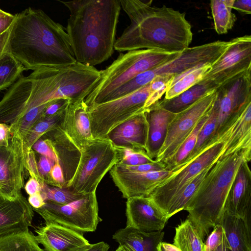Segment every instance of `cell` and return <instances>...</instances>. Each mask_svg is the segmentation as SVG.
<instances>
[{
  "mask_svg": "<svg viewBox=\"0 0 251 251\" xmlns=\"http://www.w3.org/2000/svg\"><path fill=\"white\" fill-rule=\"evenodd\" d=\"M130 24L116 40L118 51L156 49L181 52L193 39L192 26L186 13L165 5L151 6L152 0H119Z\"/></svg>",
  "mask_w": 251,
  "mask_h": 251,
  "instance_id": "6da1fadb",
  "label": "cell"
},
{
  "mask_svg": "<svg viewBox=\"0 0 251 251\" xmlns=\"http://www.w3.org/2000/svg\"><path fill=\"white\" fill-rule=\"evenodd\" d=\"M16 15L6 52L26 70L35 71L76 62L62 25L39 9L28 7Z\"/></svg>",
  "mask_w": 251,
  "mask_h": 251,
  "instance_id": "7a4b0ae2",
  "label": "cell"
},
{
  "mask_svg": "<svg viewBox=\"0 0 251 251\" xmlns=\"http://www.w3.org/2000/svg\"><path fill=\"white\" fill-rule=\"evenodd\" d=\"M58 1L70 12L66 30L76 61L94 67L109 59L114 50L120 0Z\"/></svg>",
  "mask_w": 251,
  "mask_h": 251,
  "instance_id": "3957f363",
  "label": "cell"
},
{
  "mask_svg": "<svg viewBox=\"0 0 251 251\" xmlns=\"http://www.w3.org/2000/svg\"><path fill=\"white\" fill-rule=\"evenodd\" d=\"M251 159V146L232 152L225 151L207 174L185 210L203 241L218 224L241 164Z\"/></svg>",
  "mask_w": 251,
  "mask_h": 251,
  "instance_id": "277c9868",
  "label": "cell"
},
{
  "mask_svg": "<svg viewBox=\"0 0 251 251\" xmlns=\"http://www.w3.org/2000/svg\"><path fill=\"white\" fill-rule=\"evenodd\" d=\"M181 52L143 49L121 53L100 71L98 83L84 99L85 103L89 108L103 103L109 95L137 75L177 57Z\"/></svg>",
  "mask_w": 251,
  "mask_h": 251,
  "instance_id": "5b68a950",
  "label": "cell"
},
{
  "mask_svg": "<svg viewBox=\"0 0 251 251\" xmlns=\"http://www.w3.org/2000/svg\"><path fill=\"white\" fill-rule=\"evenodd\" d=\"M238 117L230 120L215 134L195 158L178 170L172 171L171 175L149 196L163 213L171 200L192 179L214 164L222 155Z\"/></svg>",
  "mask_w": 251,
  "mask_h": 251,
  "instance_id": "8992f818",
  "label": "cell"
},
{
  "mask_svg": "<svg viewBox=\"0 0 251 251\" xmlns=\"http://www.w3.org/2000/svg\"><path fill=\"white\" fill-rule=\"evenodd\" d=\"M229 44V41L218 40L189 47L177 57L137 75L115 90L112 94V97L117 99L131 94L150 83L157 75L175 76L200 64L212 65L222 55Z\"/></svg>",
  "mask_w": 251,
  "mask_h": 251,
  "instance_id": "52a82bcc",
  "label": "cell"
},
{
  "mask_svg": "<svg viewBox=\"0 0 251 251\" xmlns=\"http://www.w3.org/2000/svg\"><path fill=\"white\" fill-rule=\"evenodd\" d=\"M80 152L75 172L65 188L87 195L96 192L103 177L118 162L120 153L106 138L94 139Z\"/></svg>",
  "mask_w": 251,
  "mask_h": 251,
  "instance_id": "ba28073f",
  "label": "cell"
},
{
  "mask_svg": "<svg viewBox=\"0 0 251 251\" xmlns=\"http://www.w3.org/2000/svg\"><path fill=\"white\" fill-rule=\"evenodd\" d=\"M150 83L120 98L88 108L92 135L105 138L115 127L146 109Z\"/></svg>",
  "mask_w": 251,
  "mask_h": 251,
  "instance_id": "9c48e42d",
  "label": "cell"
},
{
  "mask_svg": "<svg viewBox=\"0 0 251 251\" xmlns=\"http://www.w3.org/2000/svg\"><path fill=\"white\" fill-rule=\"evenodd\" d=\"M33 209L46 223L57 224L82 234L95 231L102 221L98 214L96 192L67 204L47 201L42 207Z\"/></svg>",
  "mask_w": 251,
  "mask_h": 251,
  "instance_id": "30bf717a",
  "label": "cell"
},
{
  "mask_svg": "<svg viewBox=\"0 0 251 251\" xmlns=\"http://www.w3.org/2000/svg\"><path fill=\"white\" fill-rule=\"evenodd\" d=\"M217 95L216 89L176 114L168 126L164 142L154 159L156 161L165 165L174 156L197 124L212 108Z\"/></svg>",
  "mask_w": 251,
  "mask_h": 251,
  "instance_id": "8fae6325",
  "label": "cell"
},
{
  "mask_svg": "<svg viewBox=\"0 0 251 251\" xmlns=\"http://www.w3.org/2000/svg\"><path fill=\"white\" fill-rule=\"evenodd\" d=\"M26 152L23 137L12 132L9 144L0 147V194L15 200L24 186Z\"/></svg>",
  "mask_w": 251,
  "mask_h": 251,
  "instance_id": "7c38bea8",
  "label": "cell"
},
{
  "mask_svg": "<svg viewBox=\"0 0 251 251\" xmlns=\"http://www.w3.org/2000/svg\"><path fill=\"white\" fill-rule=\"evenodd\" d=\"M251 70V36L245 35L229 41L222 55L211 66L202 80L218 88L224 83Z\"/></svg>",
  "mask_w": 251,
  "mask_h": 251,
  "instance_id": "4fadbf2b",
  "label": "cell"
},
{
  "mask_svg": "<svg viewBox=\"0 0 251 251\" xmlns=\"http://www.w3.org/2000/svg\"><path fill=\"white\" fill-rule=\"evenodd\" d=\"M251 70L232 79L216 89L214 105L217 110V124L215 134L240 113L251 102Z\"/></svg>",
  "mask_w": 251,
  "mask_h": 251,
  "instance_id": "5bb4252c",
  "label": "cell"
},
{
  "mask_svg": "<svg viewBox=\"0 0 251 251\" xmlns=\"http://www.w3.org/2000/svg\"><path fill=\"white\" fill-rule=\"evenodd\" d=\"M115 186L123 197H149L154 189L169 176L172 171L147 173L125 172L113 167L109 171Z\"/></svg>",
  "mask_w": 251,
  "mask_h": 251,
  "instance_id": "9a60e30c",
  "label": "cell"
},
{
  "mask_svg": "<svg viewBox=\"0 0 251 251\" xmlns=\"http://www.w3.org/2000/svg\"><path fill=\"white\" fill-rule=\"evenodd\" d=\"M126 226L152 232L162 231L168 220L149 197H135L127 199Z\"/></svg>",
  "mask_w": 251,
  "mask_h": 251,
  "instance_id": "2e32d148",
  "label": "cell"
},
{
  "mask_svg": "<svg viewBox=\"0 0 251 251\" xmlns=\"http://www.w3.org/2000/svg\"><path fill=\"white\" fill-rule=\"evenodd\" d=\"M35 231L36 240L46 251H84L91 245L83 234L55 223H45Z\"/></svg>",
  "mask_w": 251,
  "mask_h": 251,
  "instance_id": "e0dca14e",
  "label": "cell"
},
{
  "mask_svg": "<svg viewBox=\"0 0 251 251\" xmlns=\"http://www.w3.org/2000/svg\"><path fill=\"white\" fill-rule=\"evenodd\" d=\"M34 215L33 208L22 194L13 201L0 194V237L29 230Z\"/></svg>",
  "mask_w": 251,
  "mask_h": 251,
  "instance_id": "ac0fdd59",
  "label": "cell"
},
{
  "mask_svg": "<svg viewBox=\"0 0 251 251\" xmlns=\"http://www.w3.org/2000/svg\"><path fill=\"white\" fill-rule=\"evenodd\" d=\"M249 162H243L238 169L225 202L224 212L251 225V172Z\"/></svg>",
  "mask_w": 251,
  "mask_h": 251,
  "instance_id": "d6986e66",
  "label": "cell"
},
{
  "mask_svg": "<svg viewBox=\"0 0 251 251\" xmlns=\"http://www.w3.org/2000/svg\"><path fill=\"white\" fill-rule=\"evenodd\" d=\"M145 110L113 129L105 138L118 149L146 151L148 124Z\"/></svg>",
  "mask_w": 251,
  "mask_h": 251,
  "instance_id": "ffe728a7",
  "label": "cell"
},
{
  "mask_svg": "<svg viewBox=\"0 0 251 251\" xmlns=\"http://www.w3.org/2000/svg\"><path fill=\"white\" fill-rule=\"evenodd\" d=\"M62 126L69 137L80 149L95 139L91 128L88 107L84 99L69 104Z\"/></svg>",
  "mask_w": 251,
  "mask_h": 251,
  "instance_id": "44dd1931",
  "label": "cell"
},
{
  "mask_svg": "<svg viewBox=\"0 0 251 251\" xmlns=\"http://www.w3.org/2000/svg\"><path fill=\"white\" fill-rule=\"evenodd\" d=\"M62 123L42 138H48L52 142L63 170L66 185L75 172L81 152L80 149L74 143L64 129Z\"/></svg>",
  "mask_w": 251,
  "mask_h": 251,
  "instance_id": "7402d4cb",
  "label": "cell"
},
{
  "mask_svg": "<svg viewBox=\"0 0 251 251\" xmlns=\"http://www.w3.org/2000/svg\"><path fill=\"white\" fill-rule=\"evenodd\" d=\"M145 112L148 124L146 151L151 158L155 159L164 142L168 126L176 114L155 103L146 108Z\"/></svg>",
  "mask_w": 251,
  "mask_h": 251,
  "instance_id": "603a6c76",
  "label": "cell"
},
{
  "mask_svg": "<svg viewBox=\"0 0 251 251\" xmlns=\"http://www.w3.org/2000/svg\"><path fill=\"white\" fill-rule=\"evenodd\" d=\"M164 232L162 231L145 232L127 227L118 230L112 238L119 245H125L131 251H157Z\"/></svg>",
  "mask_w": 251,
  "mask_h": 251,
  "instance_id": "cb8c5ba5",
  "label": "cell"
},
{
  "mask_svg": "<svg viewBox=\"0 0 251 251\" xmlns=\"http://www.w3.org/2000/svg\"><path fill=\"white\" fill-rule=\"evenodd\" d=\"M219 224L224 228L229 251H251L250 224L226 212Z\"/></svg>",
  "mask_w": 251,
  "mask_h": 251,
  "instance_id": "d4e9b609",
  "label": "cell"
},
{
  "mask_svg": "<svg viewBox=\"0 0 251 251\" xmlns=\"http://www.w3.org/2000/svg\"><path fill=\"white\" fill-rule=\"evenodd\" d=\"M217 88L213 83L208 80H201L178 95L170 99L164 98L155 103L165 110L177 114L186 109Z\"/></svg>",
  "mask_w": 251,
  "mask_h": 251,
  "instance_id": "484cf974",
  "label": "cell"
},
{
  "mask_svg": "<svg viewBox=\"0 0 251 251\" xmlns=\"http://www.w3.org/2000/svg\"><path fill=\"white\" fill-rule=\"evenodd\" d=\"M211 65L200 64L175 76L165 94L164 99H172L201 81Z\"/></svg>",
  "mask_w": 251,
  "mask_h": 251,
  "instance_id": "4316f807",
  "label": "cell"
},
{
  "mask_svg": "<svg viewBox=\"0 0 251 251\" xmlns=\"http://www.w3.org/2000/svg\"><path fill=\"white\" fill-rule=\"evenodd\" d=\"M213 165L207 167L192 179L171 200L164 212L167 218L170 219L177 213L185 209Z\"/></svg>",
  "mask_w": 251,
  "mask_h": 251,
  "instance_id": "83f0119b",
  "label": "cell"
},
{
  "mask_svg": "<svg viewBox=\"0 0 251 251\" xmlns=\"http://www.w3.org/2000/svg\"><path fill=\"white\" fill-rule=\"evenodd\" d=\"M174 245L181 251H204V242L187 219L176 227Z\"/></svg>",
  "mask_w": 251,
  "mask_h": 251,
  "instance_id": "f1b7e54d",
  "label": "cell"
},
{
  "mask_svg": "<svg viewBox=\"0 0 251 251\" xmlns=\"http://www.w3.org/2000/svg\"><path fill=\"white\" fill-rule=\"evenodd\" d=\"M234 0H214L210 3L214 28L219 34H226L233 27L237 20L232 12Z\"/></svg>",
  "mask_w": 251,
  "mask_h": 251,
  "instance_id": "f546056e",
  "label": "cell"
},
{
  "mask_svg": "<svg viewBox=\"0 0 251 251\" xmlns=\"http://www.w3.org/2000/svg\"><path fill=\"white\" fill-rule=\"evenodd\" d=\"M0 251H46L29 230L0 237Z\"/></svg>",
  "mask_w": 251,
  "mask_h": 251,
  "instance_id": "4dcf8cb0",
  "label": "cell"
},
{
  "mask_svg": "<svg viewBox=\"0 0 251 251\" xmlns=\"http://www.w3.org/2000/svg\"><path fill=\"white\" fill-rule=\"evenodd\" d=\"M66 109V108L52 116L41 118L35 122L23 138L26 153L32 149L36 141L62 123Z\"/></svg>",
  "mask_w": 251,
  "mask_h": 251,
  "instance_id": "1f68e13d",
  "label": "cell"
},
{
  "mask_svg": "<svg viewBox=\"0 0 251 251\" xmlns=\"http://www.w3.org/2000/svg\"><path fill=\"white\" fill-rule=\"evenodd\" d=\"M210 110L201 118L174 156L165 163L166 170H172L181 164L190 154L195 146L198 134L208 118Z\"/></svg>",
  "mask_w": 251,
  "mask_h": 251,
  "instance_id": "d6a6232c",
  "label": "cell"
},
{
  "mask_svg": "<svg viewBox=\"0 0 251 251\" xmlns=\"http://www.w3.org/2000/svg\"><path fill=\"white\" fill-rule=\"evenodd\" d=\"M26 70L14 56L5 52L0 56V91L10 87Z\"/></svg>",
  "mask_w": 251,
  "mask_h": 251,
  "instance_id": "836d02e7",
  "label": "cell"
},
{
  "mask_svg": "<svg viewBox=\"0 0 251 251\" xmlns=\"http://www.w3.org/2000/svg\"><path fill=\"white\" fill-rule=\"evenodd\" d=\"M40 192L45 202L49 201L62 205L70 203L86 195L66 188L50 186L46 184L41 187Z\"/></svg>",
  "mask_w": 251,
  "mask_h": 251,
  "instance_id": "e575fe53",
  "label": "cell"
},
{
  "mask_svg": "<svg viewBox=\"0 0 251 251\" xmlns=\"http://www.w3.org/2000/svg\"><path fill=\"white\" fill-rule=\"evenodd\" d=\"M174 75H157L150 83L149 95L145 103V108L160 100L171 84Z\"/></svg>",
  "mask_w": 251,
  "mask_h": 251,
  "instance_id": "d590c367",
  "label": "cell"
},
{
  "mask_svg": "<svg viewBox=\"0 0 251 251\" xmlns=\"http://www.w3.org/2000/svg\"><path fill=\"white\" fill-rule=\"evenodd\" d=\"M120 158L117 163L125 166H136L151 163L155 160L151 158L144 150L118 149Z\"/></svg>",
  "mask_w": 251,
  "mask_h": 251,
  "instance_id": "8d00e7d4",
  "label": "cell"
},
{
  "mask_svg": "<svg viewBox=\"0 0 251 251\" xmlns=\"http://www.w3.org/2000/svg\"><path fill=\"white\" fill-rule=\"evenodd\" d=\"M225 235L222 226L220 224H217L204 242V251H214L222 244Z\"/></svg>",
  "mask_w": 251,
  "mask_h": 251,
  "instance_id": "74e56055",
  "label": "cell"
},
{
  "mask_svg": "<svg viewBox=\"0 0 251 251\" xmlns=\"http://www.w3.org/2000/svg\"><path fill=\"white\" fill-rule=\"evenodd\" d=\"M113 167L116 169L122 171L138 173L158 172L166 170L164 164L159 163L155 160L151 163L136 166H125L117 163Z\"/></svg>",
  "mask_w": 251,
  "mask_h": 251,
  "instance_id": "f35d334b",
  "label": "cell"
},
{
  "mask_svg": "<svg viewBox=\"0 0 251 251\" xmlns=\"http://www.w3.org/2000/svg\"><path fill=\"white\" fill-rule=\"evenodd\" d=\"M32 149L41 155L47 157L55 162H58L52 143L49 139L41 138L34 143Z\"/></svg>",
  "mask_w": 251,
  "mask_h": 251,
  "instance_id": "ab89813d",
  "label": "cell"
},
{
  "mask_svg": "<svg viewBox=\"0 0 251 251\" xmlns=\"http://www.w3.org/2000/svg\"><path fill=\"white\" fill-rule=\"evenodd\" d=\"M25 169L28 171L30 177L35 178L39 182L41 187L45 184L39 174L35 151L32 149L26 153Z\"/></svg>",
  "mask_w": 251,
  "mask_h": 251,
  "instance_id": "60d3db41",
  "label": "cell"
},
{
  "mask_svg": "<svg viewBox=\"0 0 251 251\" xmlns=\"http://www.w3.org/2000/svg\"><path fill=\"white\" fill-rule=\"evenodd\" d=\"M71 100L68 99L59 98L53 100L47 105L41 118L52 116L67 108Z\"/></svg>",
  "mask_w": 251,
  "mask_h": 251,
  "instance_id": "b9f144b4",
  "label": "cell"
},
{
  "mask_svg": "<svg viewBox=\"0 0 251 251\" xmlns=\"http://www.w3.org/2000/svg\"><path fill=\"white\" fill-rule=\"evenodd\" d=\"M55 162L43 155H41L38 163V168L39 174L44 183L49 184L50 180V173L55 164Z\"/></svg>",
  "mask_w": 251,
  "mask_h": 251,
  "instance_id": "7bdbcfd3",
  "label": "cell"
},
{
  "mask_svg": "<svg viewBox=\"0 0 251 251\" xmlns=\"http://www.w3.org/2000/svg\"><path fill=\"white\" fill-rule=\"evenodd\" d=\"M50 186L65 188V181L62 167L59 162H55L50 173L49 184Z\"/></svg>",
  "mask_w": 251,
  "mask_h": 251,
  "instance_id": "ee69618b",
  "label": "cell"
},
{
  "mask_svg": "<svg viewBox=\"0 0 251 251\" xmlns=\"http://www.w3.org/2000/svg\"><path fill=\"white\" fill-rule=\"evenodd\" d=\"M16 14L12 15L3 10L0 11V35L8 29L14 23Z\"/></svg>",
  "mask_w": 251,
  "mask_h": 251,
  "instance_id": "f6af8a7d",
  "label": "cell"
},
{
  "mask_svg": "<svg viewBox=\"0 0 251 251\" xmlns=\"http://www.w3.org/2000/svg\"><path fill=\"white\" fill-rule=\"evenodd\" d=\"M12 132L10 125L0 123V147L8 145Z\"/></svg>",
  "mask_w": 251,
  "mask_h": 251,
  "instance_id": "bcb514c9",
  "label": "cell"
},
{
  "mask_svg": "<svg viewBox=\"0 0 251 251\" xmlns=\"http://www.w3.org/2000/svg\"><path fill=\"white\" fill-rule=\"evenodd\" d=\"M232 9L243 14H251V0H234Z\"/></svg>",
  "mask_w": 251,
  "mask_h": 251,
  "instance_id": "7dc6e473",
  "label": "cell"
},
{
  "mask_svg": "<svg viewBox=\"0 0 251 251\" xmlns=\"http://www.w3.org/2000/svg\"><path fill=\"white\" fill-rule=\"evenodd\" d=\"M28 202L33 209H37L42 207L46 203L40 191L29 196Z\"/></svg>",
  "mask_w": 251,
  "mask_h": 251,
  "instance_id": "c3c4849f",
  "label": "cell"
},
{
  "mask_svg": "<svg viewBox=\"0 0 251 251\" xmlns=\"http://www.w3.org/2000/svg\"><path fill=\"white\" fill-rule=\"evenodd\" d=\"M41 186L34 178L30 177L25 186V189L29 196L41 190Z\"/></svg>",
  "mask_w": 251,
  "mask_h": 251,
  "instance_id": "681fc988",
  "label": "cell"
},
{
  "mask_svg": "<svg viewBox=\"0 0 251 251\" xmlns=\"http://www.w3.org/2000/svg\"><path fill=\"white\" fill-rule=\"evenodd\" d=\"M13 24L4 32L0 35V56L6 52L8 42Z\"/></svg>",
  "mask_w": 251,
  "mask_h": 251,
  "instance_id": "f907efd6",
  "label": "cell"
},
{
  "mask_svg": "<svg viewBox=\"0 0 251 251\" xmlns=\"http://www.w3.org/2000/svg\"><path fill=\"white\" fill-rule=\"evenodd\" d=\"M109 249V245L103 241H101L91 244L88 249L84 251H108Z\"/></svg>",
  "mask_w": 251,
  "mask_h": 251,
  "instance_id": "816d5d0a",
  "label": "cell"
},
{
  "mask_svg": "<svg viewBox=\"0 0 251 251\" xmlns=\"http://www.w3.org/2000/svg\"><path fill=\"white\" fill-rule=\"evenodd\" d=\"M157 251H181L174 244L161 242L158 245Z\"/></svg>",
  "mask_w": 251,
  "mask_h": 251,
  "instance_id": "f5cc1de1",
  "label": "cell"
},
{
  "mask_svg": "<svg viewBox=\"0 0 251 251\" xmlns=\"http://www.w3.org/2000/svg\"><path fill=\"white\" fill-rule=\"evenodd\" d=\"M214 251H229V246L226 235H225L224 237L222 244Z\"/></svg>",
  "mask_w": 251,
  "mask_h": 251,
  "instance_id": "db71d44e",
  "label": "cell"
},
{
  "mask_svg": "<svg viewBox=\"0 0 251 251\" xmlns=\"http://www.w3.org/2000/svg\"><path fill=\"white\" fill-rule=\"evenodd\" d=\"M115 251H131L128 247L125 245H119Z\"/></svg>",
  "mask_w": 251,
  "mask_h": 251,
  "instance_id": "11a10c76",
  "label": "cell"
},
{
  "mask_svg": "<svg viewBox=\"0 0 251 251\" xmlns=\"http://www.w3.org/2000/svg\"><path fill=\"white\" fill-rule=\"evenodd\" d=\"M1 10V9H0V11Z\"/></svg>",
  "mask_w": 251,
  "mask_h": 251,
  "instance_id": "9f6ffc18",
  "label": "cell"
}]
</instances>
